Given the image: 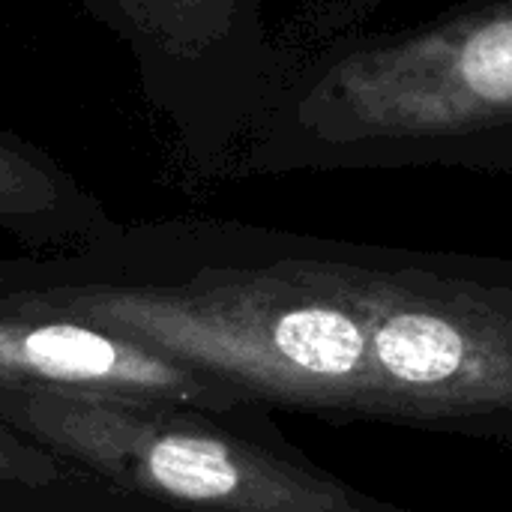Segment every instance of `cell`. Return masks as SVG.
Returning a JSON list of instances; mask_svg holds the SVG:
<instances>
[{"label":"cell","mask_w":512,"mask_h":512,"mask_svg":"<svg viewBox=\"0 0 512 512\" xmlns=\"http://www.w3.org/2000/svg\"><path fill=\"white\" fill-rule=\"evenodd\" d=\"M3 303L69 315L225 384L246 408L512 447V261L252 234L183 279Z\"/></svg>","instance_id":"obj_1"},{"label":"cell","mask_w":512,"mask_h":512,"mask_svg":"<svg viewBox=\"0 0 512 512\" xmlns=\"http://www.w3.org/2000/svg\"><path fill=\"white\" fill-rule=\"evenodd\" d=\"M288 90L276 162L512 171V0H384Z\"/></svg>","instance_id":"obj_2"},{"label":"cell","mask_w":512,"mask_h":512,"mask_svg":"<svg viewBox=\"0 0 512 512\" xmlns=\"http://www.w3.org/2000/svg\"><path fill=\"white\" fill-rule=\"evenodd\" d=\"M222 417L105 396L3 390L0 423L105 483L192 512H375L381 501L321 471L279 438Z\"/></svg>","instance_id":"obj_3"},{"label":"cell","mask_w":512,"mask_h":512,"mask_svg":"<svg viewBox=\"0 0 512 512\" xmlns=\"http://www.w3.org/2000/svg\"><path fill=\"white\" fill-rule=\"evenodd\" d=\"M54 390L159 402L213 417L249 411L225 384L105 327L0 300V393Z\"/></svg>","instance_id":"obj_4"},{"label":"cell","mask_w":512,"mask_h":512,"mask_svg":"<svg viewBox=\"0 0 512 512\" xmlns=\"http://www.w3.org/2000/svg\"><path fill=\"white\" fill-rule=\"evenodd\" d=\"M102 210L60 168L0 138V231L48 243L93 231Z\"/></svg>","instance_id":"obj_5"},{"label":"cell","mask_w":512,"mask_h":512,"mask_svg":"<svg viewBox=\"0 0 512 512\" xmlns=\"http://www.w3.org/2000/svg\"><path fill=\"white\" fill-rule=\"evenodd\" d=\"M57 456L36 447L6 423H0V483L9 486H27V489H48L54 483L69 480V471L63 468Z\"/></svg>","instance_id":"obj_6"},{"label":"cell","mask_w":512,"mask_h":512,"mask_svg":"<svg viewBox=\"0 0 512 512\" xmlns=\"http://www.w3.org/2000/svg\"><path fill=\"white\" fill-rule=\"evenodd\" d=\"M375 512H414V510H399V507H387V504H381Z\"/></svg>","instance_id":"obj_7"}]
</instances>
